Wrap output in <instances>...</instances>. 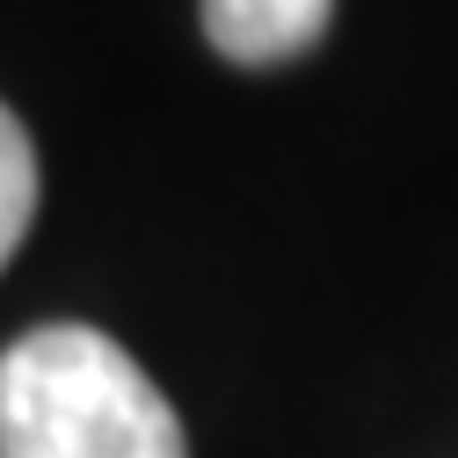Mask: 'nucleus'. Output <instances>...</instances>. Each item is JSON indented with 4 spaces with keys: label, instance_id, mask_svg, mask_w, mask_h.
Segmentation results:
<instances>
[{
    "label": "nucleus",
    "instance_id": "7ed1b4c3",
    "mask_svg": "<svg viewBox=\"0 0 458 458\" xmlns=\"http://www.w3.org/2000/svg\"><path fill=\"white\" fill-rule=\"evenodd\" d=\"M30 218H37V146H30L22 117L0 102V269L22 248Z\"/></svg>",
    "mask_w": 458,
    "mask_h": 458
},
{
    "label": "nucleus",
    "instance_id": "f257e3e1",
    "mask_svg": "<svg viewBox=\"0 0 458 458\" xmlns=\"http://www.w3.org/2000/svg\"><path fill=\"white\" fill-rule=\"evenodd\" d=\"M0 458H190V437L131 350L51 320L0 357Z\"/></svg>",
    "mask_w": 458,
    "mask_h": 458
},
{
    "label": "nucleus",
    "instance_id": "f03ea898",
    "mask_svg": "<svg viewBox=\"0 0 458 458\" xmlns=\"http://www.w3.org/2000/svg\"><path fill=\"white\" fill-rule=\"evenodd\" d=\"M335 0H204V37L233 66H276L320 44Z\"/></svg>",
    "mask_w": 458,
    "mask_h": 458
}]
</instances>
